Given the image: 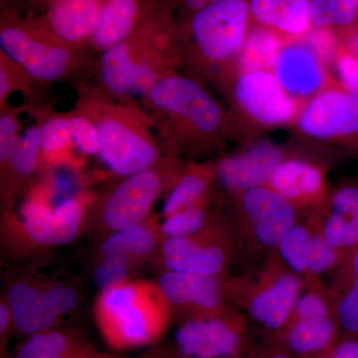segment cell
I'll return each instance as SVG.
<instances>
[{"instance_id":"6da1fadb","label":"cell","mask_w":358,"mask_h":358,"mask_svg":"<svg viewBox=\"0 0 358 358\" xmlns=\"http://www.w3.org/2000/svg\"><path fill=\"white\" fill-rule=\"evenodd\" d=\"M93 313L103 341L115 350L155 345L173 319L157 282L143 279L102 289Z\"/></svg>"},{"instance_id":"7a4b0ae2","label":"cell","mask_w":358,"mask_h":358,"mask_svg":"<svg viewBox=\"0 0 358 358\" xmlns=\"http://www.w3.org/2000/svg\"><path fill=\"white\" fill-rule=\"evenodd\" d=\"M306 285L273 256L244 274L228 275L231 303L265 336H281Z\"/></svg>"},{"instance_id":"3957f363","label":"cell","mask_w":358,"mask_h":358,"mask_svg":"<svg viewBox=\"0 0 358 358\" xmlns=\"http://www.w3.org/2000/svg\"><path fill=\"white\" fill-rule=\"evenodd\" d=\"M299 212L268 186L232 195V222L238 259L250 268L274 253L287 232L299 222Z\"/></svg>"},{"instance_id":"277c9868","label":"cell","mask_w":358,"mask_h":358,"mask_svg":"<svg viewBox=\"0 0 358 358\" xmlns=\"http://www.w3.org/2000/svg\"><path fill=\"white\" fill-rule=\"evenodd\" d=\"M155 257L164 271L228 275L238 259L231 218L214 215L204 228L190 236L166 238Z\"/></svg>"},{"instance_id":"5b68a950","label":"cell","mask_w":358,"mask_h":358,"mask_svg":"<svg viewBox=\"0 0 358 358\" xmlns=\"http://www.w3.org/2000/svg\"><path fill=\"white\" fill-rule=\"evenodd\" d=\"M293 126L306 140L358 152V98L334 80L301 103Z\"/></svg>"},{"instance_id":"8992f818","label":"cell","mask_w":358,"mask_h":358,"mask_svg":"<svg viewBox=\"0 0 358 358\" xmlns=\"http://www.w3.org/2000/svg\"><path fill=\"white\" fill-rule=\"evenodd\" d=\"M251 339L250 322L236 308L179 322L176 352L180 358H242Z\"/></svg>"},{"instance_id":"52a82bcc","label":"cell","mask_w":358,"mask_h":358,"mask_svg":"<svg viewBox=\"0 0 358 358\" xmlns=\"http://www.w3.org/2000/svg\"><path fill=\"white\" fill-rule=\"evenodd\" d=\"M231 94L245 124L260 131L293 124L301 105L280 86L272 71L236 73Z\"/></svg>"},{"instance_id":"ba28073f","label":"cell","mask_w":358,"mask_h":358,"mask_svg":"<svg viewBox=\"0 0 358 358\" xmlns=\"http://www.w3.org/2000/svg\"><path fill=\"white\" fill-rule=\"evenodd\" d=\"M251 23L247 0L209 3L192 18L195 46L209 62H235L243 48Z\"/></svg>"},{"instance_id":"9c48e42d","label":"cell","mask_w":358,"mask_h":358,"mask_svg":"<svg viewBox=\"0 0 358 358\" xmlns=\"http://www.w3.org/2000/svg\"><path fill=\"white\" fill-rule=\"evenodd\" d=\"M150 100L199 138H213L223 128L224 113L217 101L196 82L171 75L155 82Z\"/></svg>"},{"instance_id":"30bf717a","label":"cell","mask_w":358,"mask_h":358,"mask_svg":"<svg viewBox=\"0 0 358 358\" xmlns=\"http://www.w3.org/2000/svg\"><path fill=\"white\" fill-rule=\"evenodd\" d=\"M6 300L16 331L29 336L56 327L63 317L76 308L78 294L63 282L42 285L18 280L7 289Z\"/></svg>"},{"instance_id":"8fae6325","label":"cell","mask_w":358,"mask_h":358,"mask_svg":"<svg viewBox=\"0 0 358 358\" xmlns=\"http://www.w3.org/2000/svg\"><path fill=\"white\" fill-rule=\"evenodd\" d=\"M228 275L164 271L157 284L173 319L181 322L219 315L235 308L228 291Z\"/></svg>"},{"instance_id":"7c38bea8","label":"cell","mask_w":358,"mask_h":358,"mask_svg":"<svg viewBox=\"0 0 358 358\" xmlns=\"http://www.w3.org/2000/svg\"><path fill=\"white\" fill-rule=\"evenodd\" d=\"M308 227L341 253L358 247V178L331 186L320 206L308 214Z\"/></svg>"},{"instance_id":"4fadbf2b","label":"cell","mask_w":358,"mask_h":358,"mask_svg":"<svg viewBox=\"0 0 358 358\" xmlns=\"http://www.w3.org/2000/svg\"><path fill=\"white\" fill-rule=\"evenodd\" d=\"M85 215L86 203L79 196L65 200L55 208L34 196L21 210L20 233L36 246H64L84 229Z\"/></svg>"},{"instance_id":"5bb4252c","label":"cell","mask_w":358,"mask_h":358,"mask_svg":"<svg viewBox=\"0 0 358 358\" xmlns=\"http://www.w3.org/2000/svg\"><path fill=\"white\" fill-rule=\"evenodd\" d=\"M164 181L152 169L129 176L103 202L98 225L106 235L143 222L150 217Z\"/></svg>"},{"instance_id":"9a60e30c","label":"cell","mask_w":358,"mask_h":358,"mask_svg":"<svg viewBox=\"0 0 358 358\" xmlns=\"http://www.w3.org/2000/svg\"><path fill=\"white\" fill-rule=\"evenodd\" d=\"M268 187L284 197L299 213L312 212L329 193L324 162L291 152L268 180Z\"/></svg>"},{"instance_id":"2e32d148","label":"cell","mask_w":358,"mask_h":358,"mask_svg":"<svg viewBox=\"0 0 358 358\" xmlns=\"http://www.w3.org/2000/svg\"><path fill=\"white\" fill-rule=\"evenodd\" d=\"M291 152L270 140H257L216 164L217 178L232 195L266 186Z\"/></svg>"},{"instance_id":"e0dca14e","label":"cell","mask_w":358,"mask_h":358,"mask_svg":"<svg viewBox=\"0 0 358 358\" xmlns=\"http://www.w3.org/2000/svg\"><path fill=\"white\" fill-rule=\"evenodd\" d=\"M272 73L280 86L301 103L334 81L329 67L301 38L284 44Z\"/></svg>"},{"instance_id":"ac0fdd59","label":"cell","mask_w":358,"mask_h":358,"mask_svg":"<svg viewBox=\"0 0 358 358\" xmlns=\"http://www.w3.org/2000/svg\"><path fill=\"white\" fill-rule=\"evenodd\" d=\"M96 127L100 136L98 154L115 173L129 178L150 169L157 162L154 145L124 122L109 117Z\"/></svg>"},{"instance_id":"d6986e66","label":"cell","mask_w":358,"mask_h":358,"mask_svg":"<svg viewBox=\"0 0 358 358\" xmlns=\"http://www.w3.org/2000/svg\"><path fill=\"white\" fill-rule=\"evenodd\" d=\"M0 44L7 57L36 79L53 81L62 77L69 65L70 54L64 48L36 41L17 28L2 29Z\"/></svg>"},{"instance_id":"ffe728a7","label":"cell","mask_w":358,"mask_h":358,"mask_svg":"<svg viewBox=\"0 0 358 358\" xmlns=\"http://www.w3.org/2000/svg\"><path fill=\"white\" fill-rule=\"evenodd\" d=\"M252 24L267 28L286 40L299 39L312 29L310 0H247Z\"/></svg>"},{"instance_id":"44dd1931","label":"cell","mask_w":358,"mask_h":358,"mask_svg":"<svg viewBox=\"0 0 358 358\" xmlns=\"http://www.w3.org/2000/svg\"><path fill=\"white\" fill-rule=\"evenodd\" d=\"M101 72L103 84L117 95H143L155 84V75L145 63L131 56L128 45L110 47L103 56Z\"/></svg>"},{"instance_id":"7402d4cb","label":"cell","mask_w":358,"mask_h":358,"mask_svg":"<svg viewBox=\"0 0 358 358\" xmlns=\"http://www.w3.org/2000/svg\"><path fill=\"white\" fill-rule=\"evenodd\" d=\"M101 355L81 331L54 327L28 336L16 358H100Z\"/></svg>"},{"instance_id":"603a6c76","label":"cell","mask_w":358,"mask_h":358,"mask_svg":"<svg viewBox=\"0 0 358 358\" xmlns=\"http://www.w3.org/2000/svg\"><path fill=\"white\" fill-rule=\"evenodd\" d=\"M331 277L327 291L334 319L341 334L358 338V247Z\"/></svg>"},{"instance_id":"cb8c5ba5","label":"cell","mask_w":358,"mask_h":358,"mask_svg":"<svg viewBox=\"0 0 358 358\" xmlns=\"http://www.w3.org/2000/svg\"><path fill=\"white\" fill-rule=\"evenodd\" d=\"M341 336L334 315L289 324L281 336L294 358H313L329 352Z\"/></svg>"},{"instance_id":"d4e9b609","label":"cell","mask_w":358,"mask_h":358,"mask_svg":"<svg viewBox=\"0 0 358 358\" xmlns=\"http://www.w3.org/2000/svg\"><path fill=\"white\" fill-rule=\"evenodd\" d=\"M159 225L157 219L148 217L143 222L113 233L101 245V256L117 254L127 257L140 267L141 264L155 258L164 241Z\"/></svg>"},{"instance_id":"484cf974","label":"cell","mask_w":358,"mask_h":358,"mask_svg":"<svg viewBox=\"0 0 358 358\" xmlns=\"http://www.w3.org/2000/svg\"><path fill=\"white\" fill-rule=\"evenodd\" d=\"M217 178L216 166H188L167 195L162 215L166 218L188 207L209 203L212 183Z\"/></svg>"},{"instance_id":"4316f807","label":"cell","mask_w":358,"mask_h":358,"mask_svg":"<svg viewBox=\"0 0 358 358\" xmlns=\"http://www.w3.org/2000/svg\"><path fill=\"white\" fill-rule=\"evenodd\" d=\"M101 10L98 0H61L52 13V25L61 38L79 41L95 31Z\"/></svg>"},{"instance_id":"83f0119b","label":"cell","mask_w":358,"mask_h":358,"mask_svg":"<svg viewBox=\"0 0 358 358\" xmlns=\"http://www.w3.org/2000/svg\"><path fill=\"white\" fill-rule=\"evenodd\" d=\"M289 40L267 28L252 24L239 56L235 61L236 73L272 71L282 47Z\"/></svg>"},{"instance_id":"f1b7e54d","label":"cell","mask_w":358,"mask_h":358,"mask_svg":"<svg viewBox=\"0 0 358 358\" xmlns=\"http://www.w3.org/2000/svg\"><path fill=\"white\" fill-rule=\"evenodd\" d=\"M136 6L134 0H109L102 7L94 42L100 48L109 49L121 43L133 29Z\"/></svg>"},{"instance_id":"f546056e","label":"cell","mask_w":358,"mask_h":358,"mask_svg":"<svg viewBox=\"0 0 358 358\" xmlns=\"http://www.w3.org/2000/svg\"><path fill=\"white\" fill-rule=\"evenodd\" d=\"M312 28L327 29L343 37L358 28L357 0H310Z\"/></svg>"},{"instance_id":"4dcf8cb0","label":"cell","mask_w":358,"mask_h":358,"mask_svg":"<svg viewBox=\"0 0 358 358\" xmlns=\"http://www.w3.org/2000/svg\"><path fill=\"white\" fill-rule=\"evenodd\" d=\"M313 231L307 223L298 222L285 234L272 255L285 268L307 280L308 261Z\"/></svg>"},{"instance_id":"1f68e13d","label":"cell","mask_w":358,"mask_h":358,"mask_svg":"<svg viewBox=\"0 0 358 358\" xmlns=\"http://www.w3.org/2000/svg\"><path fill=\"white\" fill-rule=\"evenodd\" d=\"M329 315H334L327 287L322 281L307 282L294 303L288 324L303 320L320 319Z\"/></svg>"},{"instance_id":"d6a6232c","label":"cell","mask_w":358,"mask_h":358,"mask_svg":"<svg viewBox=\"0 0 358 358\" xmlns=\"http://www.w3.org/2000/svg\"><path fill=\"white\" fill-rule=\"evenodd\" d=\"M346 257L348 255L331 247L324 238L313 231L306 282H322L324 275L334 274L341 267Z\"/></svg>"},{"instance_id":"836d02e7","label":"cell","mask_w":358,"mask_h":358,"mask_svg":"<svg viewBox=\"0 0 358 358\" xmlns=\"http://www.w3.org/2000/svg\"><path fill=\"white\" fill-rule=\"evenodd\" d=\"M213 216L209 212V203L188 207L164 218L160 233L164 239L190 236L204 228Z\"/></svg>"},{"instance_id":"e575fe53","label":"cell","mask_w":358,"mask_h":358,"mask_svg":"<svg viewBox=\"0 0 358 358\" xmlns=\"http://www.w3.org/2000/svg\"><path fill=\"white\" fill-rule=\"evenodd\" d=\"M138 268V266L127 257L108 254L101 256L92 279L98 288L110 289L131 279V274Z\"/></svg>"},{"instance_id":"d590c367","label":"cell","mask_w":358,"mask_h":358,"mask_svg":"<svg viewBox=\"0 0 358 358\" xmlns=\"http://www.w3.org/2000/svg\"><path fill=\"white\" fill-rule=\"evenodd\" d=\"M39 148H41V134L40 129H28L22 138L17 141L11 155L9 164L13 171L20 176L31 174L37 166Z\"/></svg>"},{"instance_id":"8d00e7d4","label":"cell","mask_w":358,"mask_h":358,"mask_svg":"<svg viewBox=\"0 0 358 358\" xmlns=\"http://www.w3.org/2000/svg\"><path fill=\"white\" fill-rule=\"evenodd\" d=\"M333 67L336 75V83L348 93L358 98V56L348 51L341 43Z\"/></svg>"},{"instance_id":"74e56055","label":"cell","mask_w":358,"mask_h":358,"mask_svg":"<svg viewBox=\"0 0 358 358\" xmlns=\"http://www.w3.org/2000/svg\"><path fill=\"white\" fill-rule=\"evenodd\" d=\"M40 134L41 150L47 155L60 152L72 138L69 120H49L42 127Z\"/></svg>"},{"instance_id":"f35d334b","label":"cell","mask_w":358,"mask_h":358,"mask_svg":"<svg viewBox=\"0 0 358 358\" xmlns=\"http://www.w3.org/2000/svg\"><path fill=\"white\" fill-rule=\"evenodd\" d=\"M71 136L75 145L85 155L98 154L100 148V136L98 129L83 117L69 120Z\"/></svg>"},{"instance_id":"ab89813d","label":"cell","mask_w":358,"mask_h":358,"mask_svg":"<svg viewBox=\"0 0 358 358\" xmlns=\"http://www.w3.org/2000/svg\"><path fill=\"white\" fill-rule=\"evenodd\" d=\"M242 358H294L280 336L259 334L257 339H250Z\"/></svg>"},{"instance_id":"60d3db41","label":"cell","mask_w":358,"mask_h":358,"mask_svg":"<svg viewBox=\"0 0 358 358\" xmlns=\"http://www.w3.org/2000/svg\"><path fill=\"white\" fill-rule=\"evenodd\" d=\"M16 122L10 115H3L0 119V159L1 162L10 159L14 148L17 143L16 138Z\"/></svg>"},{"instance_id":"b9f144b4","label":"cell","mask_w":358,"mask_h":358,"mask_svg":"<svg viewBox=\"0 0 358 358\" xmlns=\"http://www.w3.org/2000/svg\"><path fill=\"white\" fill-rule=\"evenodd\" d=\"M313 358H358V338L341 334L329 352Z\"/></svg>"},{"instance_id":"7bdbcfd3","label":"cell","mask_w":358,"mask_h":358,"mask_svg":"<svg viewBox=\"0 0 358 358\" xmlns=\"http://www.w3.org/2000/svg\"><path fill=\"white\" fill-rule=\"evenodd\" d=\"M13 329H15L13 313H11L10 308H9L6 298L4 300L2 298L0 301V336H1V338H6L9 331Z\"/></svg>"},{"instance_id":"ee69618b","label":"cell","mask_w":358,"mask_h":358,"mask_svg":"<svg viewBox=\"0 0 358 358\" xmlns=\"http://www.w3.org/2000/svg\"><path fill=\"white\" fill-rule=\"evenodd\" d=\"M341 43L348 51L358 56V28L341 37Z\"/></svg>"},{"instance_id":"f6af8a7d","label":"cell","mask_w":358,"mask_h":358,"mask_svg":"<svg viewBox=\"0 0 358 358\" xmlns=\"http://www.w3.org/2000/svg\"><path fill=\"white\" fill-rule=\"evenodd\" d=\"M140 358H179L176 352H171L164 348H155L145 352Z\"/></svg>"},{"instance_id":"bcb514c9","label":"cell","mask_w":358,"mask_h":358,"mask_svg":"<svg viewBox=\"0 0 358 358\" xmlns=\"http://www.w3.org/2000/svg\"><path fill=\"white\" fill-rule=\"evenodd\" d=\"M185 6L195 13L203 9L205 6H208L209 2L207 0H185Z\"/></svg>"},{"instance_id":"7dc6e473","label":"cell","mask_w":358,"mask_h":358,"mask_svg":"<svg viewBox=\"0 0 358 358\" xmlns=\"http://www.w3.org/2000/svg\"><path fill=\"white\" fill-rule=\"evenodd\" d=\"M8 89V78H7L4 71L1 69V73H0V94H1V98H3V96L6 95Z\"/></svg>"},{"instance_id":"c3c4849f","label":"cell","mask_w":358,"mask_h":358,"mask_svg":"<svg viewBox=\"0 0 358 358\" xmlns=\"http://www.w3.org/2000/svg\"><path fill=\"white\" fill-rule=\"evenodd\" d=\"M100 358H124V357H115V355H105V353H102V355H101Z\"/></svg>"},{"instance_id":"681fc988","label":"cell","mask_w":358,"mask_h":358,"mask_svg":"<svg viewBox=\"0 0 358 358\" xmlns=\"http://www.w3.org/2000/svg\"><path fill=\"white\" fill-rule=\"evenodd\" d=\"M209 3H213V2L225 1V0H207Z\"/></svg>"},{"instance_id":"f907efd6","label":"cell","mask_w":358,"mask_h":358,"mask_svg":"<svg viewBox=\"0 0 358 358\" xmlns=\"http://www.w3.org/2000/svg\"><path fill=\"white\" fill-rule=\"evenodd\" d=\"M357 2H358V0H357Z\"/></svg>"},{"instance_id":"816d5d0a","label":"cell","mask_w":358,"mask_h":358,"mask_svg":"<svg viewBox=\"0 0 358 358\" xmlns=\"http://www.w3.org/2000/svg\"><path fill=\"white\" fill-rule=\"evenodd\" d=\"M6 358H7V357H6Z\"/></svg>"}]
</instances>
